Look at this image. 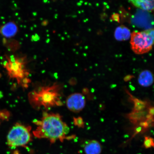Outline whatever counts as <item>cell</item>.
I'll list each match as a JSON object with an SVG mask.
<instances>
[{"label": "cell", "instance_id": "cell-1", "mask_svg": "<svg viewBox=\"0 0 154 154\" xmlns=\"http://www.w3.org/2000/svg\"><path fill=\"white\" fill-rule=\"evenodd\" d=\"M34 123L36 128L32 133L36 138L47 139L53 143L57 140L63 141L67 138L75 137V135L67 136L70 128L58 113L44 112L40 120H34Z\"/></svg>", "mask_w": 154, "mask_h": 154}, {"label": "cell", "instance_id": "cell-2", "mask_svg": "<svg viewBox=\"0 0 154 154\" xmlns=\"http://www.w3.org/2000/svg\"><path fill=\"white\" fill-rule=\"evenodd\" d=\"M61 90V86L57 84L40 87L29 94V101L32 107L36 109L62 105Z\"/></svg>", "mask_w": 154, "mask_h": 154}, {"label": "cell", "instance_id": "cell-3", "mask_svg": "<svg viewBox=\"0 0 154 154\" xmlns=\"http://www.w3.org/2000/svg\"><path fill=\"white\" fill-rule=\"evenodd\" d=\"M7 58L8 61H5V67L9 77L16 79L18 84L23 88H28L30 80L28 78L29 73L25 66V57Z\"/></svg>", "mask_w": 154, "mask_h": 154}, {"label": "cell", "instance_id": "cell-4", "mask_svg": "<svg viewBox=\"0 0 154 154\" xmlns=\"http://www.w3.org/2000/svg\"><path fill=\"white\" fill-rule=\"evenodd\" d=\"M154 32L153 29L133 32L130 41L133 51L137 54H142L151 51L154 44Z\"/></svg>", "mask_w": 154, "mask_h": 154}, {"label": "cell", "instance_id": "cell-5", "mask_svg": "<svg viewBox=\"0 0 154 154\" xmlns=\"http://www.w3.org/2000/svg\"><path fill=\"white\" fill-rule=\"evenodd\" d=\"M32 128L17 123L10 130L7 136V142L11 147L26 146L32 140Z\"/></svg>", "mask_w": 154, "mask_h": 154}, {"label": "cell", "instance_id": "cell-6", "mask_svg": "<svg viewBox=\"0 0 154 154\" xmlns=\"http://www.w3.org/2000/svg\"><path fill=\"white\" fill-rule=\"evenodd\" d=\"M66 106L69 110L74 113H78L83 110L85 106V97L80 93L71 94L66 100Z\"/></svg>", "mask_w": 154, "mask_h": 154}, {"label": "cell", "instance_id": "cell-7", "mask_svg": "<svg viewBox=\"0 0 154 154\" xmlns=\"http://www.w3.org/2000/svg\"><path fill=\"white\" fill-rule=\"evenodd\" d=\"M138 81L140 85L144 87H149L153 84L154 82L152 73L149 70H145L140 73Z\"/></svg>", "mask_w": 154, "mask_h": 154}, {"label": "cell", "instance_id": "cell-8", "mask_svg": "<svg viewBox=\"0 0 154 154\" xmlns=\"http://www.w3.org/2000/svg\"><path fill=\"white\" fill-rule=\"evenodd\" d=\"M84 151L85 154H101V144L97 140H90L84 146Z\"/></svg>", "mask_w": 154, "mask_h": 154}, {"label": "cell", "instance_id": "cell-9", "mask_svg": "<svg viewBox=\"0 0 154 154\" xmlns=\"http://www.w3.org/2000/svg\"><path fill=\"white\" fill-rule=\"evenodd\" d=\"M18 27L14 22H11L4 25L0 29V33L4 37H13L18 32Z\"/></svg>", "mask_w": 154, "mask_h": 154}, {"label": "cell", "instance_id": "cell-10", "mask_svg": "<svg viewBox=\"0 0 154 154\" xmlns=\"http://www.w3.org/2000/svg\"><path fill=\"white\" fill-rule=\"evenodd\" d=\"M131 33L129 29L124 26L118 27L115 32V37L117 40L125 41L129 39Z\"/></svg>", "mask_w": 154, "mask_h": 154}, {"label": "cell", "instance_id": "cell-11", "mask_svg": "<svg viewBox=\"0 0 154 154\" xmlns=\"http://www.w3.org/2000/svg\"><path fill=\"white\" fill-rule=\"evenodd\" d=\"M135 7L152 12L154 10V1H143V0H131L129 1Z\"/></svg>", "mask_w": 154, "mask_h": 154}, {"label": "cell", "instance_id": "cell-12", "mask_svg": "<svg viewBox=\"0 0 154 154\" xmlns=\"http://www.w3.org/2000/svg\"><path fill=\"white\" fill-rule=\"evenodd\" d=\"M132 100L134 103V112L142 111L145 108L146 106V102L142 101L137 98H133Z\"/></svg>", "mask_w": 154, "mask_h": 154}, {"label": "cell", "instance_id": "cell-13", "mask_svg": "<svg viewBox=\"0 0 154 154\" xmlns=\"http://www.w3.org/2000/svg\"><path fill=\"white\" fill-rule=\"evenodd\" d=\"M142 111L137 112H132V113L128 115L129 119L134 122L139 121L144 116V114H143V113H142L143 112Z\"/></svg>", "mask_w": 154, "mask_h": 154}, {"label": "cell", "instance_id": "cell-14", "mask_svg": "<svg viewBox=\"0 0 154 154\" xmlns=\"http://www.w3.org/2000/svg\"><path fill=\"white\" fill-rule=\"evenodd\" d=\"M154 146V139L153 138L149 136H145L143 143V146L146 149L153 148Z\"/></svg>", "mask_w": 154, "mask_h": 154}, {"label": "cell", "instance_id": "cell-15", "mask_svg": "<svg viewBox=\"0 0 154 154\" xmlns=\"http://www.w3.org/2000/svg\"><path fill=\"white\" fill-rule=\"evenodd\" d=\"M73 120L75 126H78L79 128H84V122L82 117H79L77 118L74 117Z\"/></svg>", "mask_w": 154, "mask_h": 154}, {"label": "cell", "instance_id": "cell-16", "mask_svg": "<svg viewBox=\"0 0 154 154\" xmlns=\"http://www.w3.org/2000/svg\"><path fill=\"white\" fill-rule=\"evenodd\" d=\"M9 115V113L8 111H0V122L1 120H5L8 119Z\"/></svg>", "mask_w": 154, "mask_h": 154}, {"label": "cell", "instance_id": "cell-17", "mask_svg": "<svg viewBox=\"0 0 154 154\" xmlns=\"http://www.w3.org/2000/svg\"><path fill=\"white\" fill-rule=\"evenodd\" d=\"M140 126L143 127L144 128H146L149 126V125L146 121H144V122H140Z\"/></svg>", "mask_w": 154, "mask_h": 154}, {"label": "cell", "instance_id": "cell-18", "mask_svg": "<svg viewBox=\"0 0 154 154\" xmlns=\"http://www.w3.org/2000/svg\"><path fill=\"white\" fill-rule=\"evenodd\" d=\"M149 114L153 116L154 114V108L153 107H150L149 109Z\"/></svg>", "mask_w": 154, "mask_h": 154}, {"label": "cell", "instance_id": "cell-19", "mask_svg": "<svg viewBox=\"0 0 154 154\" xmlns=\"http://www.w3.org/2000/svg\"><path fill=\"white\" fill-rule=\"evenodd\" d=\"M89 90H88V88H85L83 89V94H85V95H88V94L89 93Z\"/></svg>", "mask_w": 154, "mask_h": 154}, {"label": "cell", "instance_id": "cell-20", "mask_svg": "<svg viewBox=\"0 0 154 154\" xmlns=\"http://www.w3.org/2000/svg\"><path fill=\"white\" fill-rule=\"evenodd\" d=\"M112 18L114 20L118 21L119 20V15L118 14H115L112 15Z\"/></svg>", "mask_w": 154, "mask_h": 154}, {"label": "cell", "instance_id": "cell-21", "mask_svg": "<svg viewBox=\"0 0 154 154\" xmlns=\"http://www.w3.org/2000/svg\"><path fill=\"white\" fill-rule=\"evenodd\" d=\"M132 78V76L128 75L125 77L124 79V80L125 82H128V81L130 80Z\"/></svg>", "mask_w": 154, "mask_h": 154}, {"label": "cell", "instance_id": "cell-22", "mask_svg": "<svg viewBox=\"0 0 154 154\" xmlns=\"http://www.w3.org/2000/svg\"><path fill=\"white\" fill-rule=\"evenodd\" d=\"M130 88L132 91H134L135 90V88L132 85H130Z\"/></svg>", "mask_w": 154, "mask_h": 154}, {"label": "cell", "instance_id": "cell-23", "mask_svg": "<svg viewBox=\"0 0 154 154\" xmlns=\"http://www.w3.org/2000/svg\"><path fill=\"white\" fill-rule=\"evenodd\" d=\"M116 85H112L111 86V88H113L115 87H116Z\"/></svg>", "mask_w": 154, "mask_h": 154}]
</instances>
